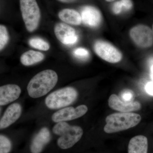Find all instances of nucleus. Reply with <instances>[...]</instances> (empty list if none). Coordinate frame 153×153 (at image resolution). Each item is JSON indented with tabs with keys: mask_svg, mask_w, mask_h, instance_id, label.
Masks as SVG:
<instances>
[{
	"mask_svg": "<svg viewBox=\"0 0 153 153\" xmlns=\"http://www.w3.org/2000/svg\"><path fill=\"white\" fill-rule=\"evenodd\" d=\"M105 1L108 2H112L114 1V0H105Z\"/></svg>",
	"mask_w": 153,
	"mask_h": 153,
	"instance_id": "obj_28",
	"label": "nucleus"
},
{
	"mask_svg": "<svg viewBox=\"0 0 153 153\" xmlns=\"http://www.w3.org/2000/svg\"><path fill=\"white\" fill-rule=\"evenodd\" d=\"M123 11H128L131 10L133 3L131 0H120Z\"/></svg>",
	"mask_w": 153,
	"mask_h": 153,
	"instance_id": "obj_23",
	"label": "nucleus"
},
{
	"mask_svg": "<svg viewBox=\"0 0 153 153\" xmlns=\"http://www.w3.org/2000/svg\"><path fill=\"white\" fill-rule=\"evenodd\" d=\"M54 32L57 39L64 45H73L78 40L75 30L65 23H59L56 25Z\"/></svg>",
	"mask_w": 153,
	"mask_h": 153,
	"instance_id": "obj_9",
	"label": "nucleus"
},
{
	"mask_svg": "<svg viewBox=\"0 0 153 153\" xmlns=\"http://www.w3.org/2000/svg\"></svg>",
	"mask_w": 153,
	"mask_h": 153,
	"instance_id": "obj_29",
	"label": "nucleus"
},
{
	"mask_svg": "<svg viewBox=\"0 0 153 153\" xmlns=\"http://www.w3.org/2000/svg\"><path fill=\"white\" fill-rule=\"evenodd\" d=\"M88 111L87 107L84 105L76 108L68 107L56 111L52 116V120L55 123L65 122L76 119L85 115Z\"/></svg>",
	"mask_w": 153,
	"mask_h": 153,
	"instance_id": "obj_8",
	"label": "nucleus"
},
{
	"mask_svg": "<svg viewBox=\"0 0 153 153\" xmlns=\"http://www.w3.org/2000/svg\"><path fill=\"white\" fill-rule=\"evenodd\" d=\"M73 55L76 58L85 60L89 57V53L87 49L83 48H78L73 51Z\"/></svg>",
	"mask_w": 153,
	"mask_h": 153,
	"instance_id": "obj_21",
	"label": "nucleus"
},
{
	"mask_svg": "<svg viewBox=\"0 0 153 153\" xmlns=\"http://www.w3.org/2000/svg\"><path fill=\"white\" fill-rule=\"evenodd\" d=\"M22 92L21 88L15 84H7L0 87V105H4L16 100Z\"/></svg>",
	"mask_w": 153,
	"mask_h": 153,
	"instance_id": "obj_13",
	"label": "nucleus"
},
{
	"mask_svg": "<svg viewBox=\"0 0 153 153\" xmlns=\"http://www.w3.org/2000/svg\"><path fill=\"white\" fill-rule=\"evenodd\" d=\"M94 49L97 55L109 63H117L122 58L120 52L111 44L105 41H97L94 44Z\"/></svg>",
	"mask_w": 153,
	"mask_h": 153,
	"instance_id": "obj_6",
	"label": "nucleus"
},
{
	"mask_svg": "<svg viewBox=\"0 0 153 153\" xmlns=\"http://www.w3.org/2000/svg\"><path fill=\"white\" fill-rule=\"evenodd\" d=\"M120 98L123 101L131 102L133 101L134 94L133 91L129 89H126L122 91L120 94Z\"/></svg>",
	"mask_w": 153,
	"mask_h": 153,
	"instance_id": "obj_22",
	"label": "nucleus"
},
{
	"mask_svg": "<svg viewBox=\"0 0 153 153\" xmlns=\"http://www.w3.org/2000/svg\"><path fill=\"white\" fill-rule=\"evenodd\" d=\"M145 89L149 95L153 97V81L148 82L146 85Z\"/></svg>",
	"mask_w": 153,
	"mask_h": 153,
	"instance_id": "obj_25",
	"label": "nucleus"
},
{
	"mask_svg": "<svg viewBox=\"0 0 153 153\" xmlns=\"http://www.w3.org/2000/svg\"><path fill=\"white\" fill-rule=\"evenodd\" d=\"M63 3H72L75 1L76 0H58Z\"/></svg>",
	"mask_w": 153,
	"mask_h": 153,
	"instance_id": "obj_26",
	"label": "nucleus"
},
{
	"mask_svg": "<svg viewBox=\"0 0 153 153\" xmlns=\"http://www.w3.org/2000/svg\"><path fill=\"white\" fill-rule=\"evenodd\" d=\"M20 8L26 29L33 32L38 27L41 18L40 9L36 0H20Z\"/></svg>",
	"mask_w": 153,
	"mask_h": 153,
	"instance_id": "obj_5",
	"label": "nucleus"
},
{
	"mask_svg": "<svg viewBox=\"0 0 153 153\" xmlns=\"http://www.w3.org/2000/svg\"><path fill=\"white\" fill-rule=\"evenodd\" d=\"M43 53L33 50H29L23 53L21 57V63L26 66L34 65L44 60Z\"/></svg>",
	"mask_w": 153,
	"mask_h": 153,
	"instance_id": "obj_17",
	"label": "nucleus"
},
{
	"mask_svg": "<svg viewBox=\"0 0 153 153\" xmlns=\"http://www.w3.org/2000/svg\"><path fill=\"white\" fill-rule=\"evenodd\" d=\"M148 150V139L144 136L134 137L129 142L128 153H147Z\"/></svg>",
	"mask_w": 153,
	"mask_h": 153,
	"instance_id": "obj_15",
	"label": "nucleus"
},
{
	"mask_svg": "<svg viewBox=\"0 0 153 153\" xmlns=\"http://www.w3.org/2000/svg\"><path fill=\"white\" fill-rule=\"evenodd\" d=\"M29 43L31 47L42 51H47L50 48L49 44L40 38H32L29 41Z\"/></svg>",
	"mask_w": 153,
	"mask_h": 153,
	"instance_id": "obj_18",
	"label": "nucleus"
},
{
	"mask_svg": "<svg viewBox=\"0 0 153 153\" xmlns=\"http://www.w3.org/2000/svg\"><path fill=\"white\" fill-rule=\"evenodd\" d=\"M22 108L19 103L11 104L6 109L0 121L1 129L8 127L16 121L22 114Z\"/></svg>",
	"mask_w": 153,
	"mask_h": 153,
	"instance_id": "obj_12",
	"label": "nucleus"
},
{
	"mask_svg": "<svg viewBox=\"0 0 153 153\" xmlns=\"http://www.w3.org/2000/svg\"><path fill=\"white\" fill-rule=\"evenodd\" d=\"M12 143L7 137L0 135V153H9L12 149Z\"/></svg>",
	"mask_w": 153,
	"mask_h": 153,
	"instance_id": "obj_19",
	"label": "nucleus"
},
{
	"mask_svg": "<svg viewBox=\"0 0 153 153\" xmlns=\"http://www.w3.org/2000/svg\"><path fill=\"white\" fill-rule=\"evenodd\" d=\"M141 117L133 113H117L108 116L104 131L108 134L113 133L128 129L140 123Z\"/></svg>",
	"mask_w": 153,
	"mask_h": 153,
	"instance_id": "obj_2",
	"label": "nucleus"
},
{
	"mask_svg": "<svg viewBox=\"0 0 153 153\" xmlns=\"http://www.w3.org/2000/svg\"><path fill=\"white\" fill-rule=\"evenodd\" d=\"M77 91L74 88H63L47 96L45 99V104L50 109L62 108L73 103L77 98Z\"/></svg>",
	"mask_w": 153,
	"mask_h": 153,
	"instance_id": "obj_4",
	"label": "nucleus"
},
{
	"mask_svg": "<svg viewBox=\"0 0 153 153\" xmlns=\"http://www.w3.org/2000/svg\"><path fill=\"white\" fill-rule=\"evenodd\" d=\"M9 39L8 33L5 26L0 25V50H2L7 44Z\"/></svg>",
	"mask_w": 153,
	"mask_h": 153,
	"instance_id": "obj_20",
	"label": "nucleus"
},
{
	"mask_svg": "<svg viewBox=\"0 0 153 153\" xmlns=\"http://www.w3.org/2000/svg\"><path fill=\"white\" fill-rule=\"evenodd\" d=\"M58 16L63 22L70 25H79L82 22L80 14L73 9H63L59 12Z\"/></svg>",
	"mask_w": 153,
	"mask_h": 153,
	"instance_id": "obj_16",
	"label": "nucleus"
},
{
	"mask_svg": "<svg viewBox=\"0 0 153 153\" xmlns=\"http://www.w3.org/2000/svg\"><path fill=\"white\" fill-rule=\"evenodd\" d=\"M108 105L111 108L122 112H129L138 110L141 107L138 101L125 102L116 94H112L108 99Z\"/></svg>",
	"mask_w": 153,
	"mask_h": 153,
	"instance_id": "obj_11",
	"label": "nucleus"
},
{
	"mask_svg": "<svg viewBox=\"0 0 153 153\" xmlns=\"http://www.w3.org/2000/svg\"><path fill=\"white\" fill-rule=\"evenodd\" d=\"M123 11V10L120 1H117L114 4L112 7V11L114 13L117 15L120 14Z\"/></svg>",
	"mask_w": 153,
	"mask_h": 153,
	"instance_id": "obj_24",
	"label": "nucleus"
},
{
	"mask_svg": "<svg viewBox=\"0 0 153 153\" xmlns=\"http://www.w3.org/2000/svg\"><path fill=\"white\" fill-rule=\"evenodd\" d=\"M52 131L55 134L60 136L57 144L62 149L72 147L80 140L83 134L80 127L70 126L65 122L57 123Z\"/></svg>",
	"mask_w": 153,
	"mask_h": 153,
	"instance_id": "obj_3",
	"label": "nucleus"
},
{
	"mask_svg": "<svg viewBox=\"0 0 153 153\" xmlns=\"http://www.w3.org/2000/svg\"><path fill=\"white\" fill-rule=\"evenodd\" d=\"M130 36L135 44L142 48H148L153 44V32L149 27L139 25L132 28Z\"/></svg>",
	"mask_w": 153,
	"mask_h": 153,
	"instance_id": "obj_7",
	"label": "nucleus"
},
{
	"mask_svg": "<svg viewBox=\"0 0 153 153\" xmlns=\"http://www.w3.org/2000/svg\"><path fill=\"white\" fill-rule=\"evenodd\" d=\"M58 81L55 71L50 69L41 71L33 76L28 83V94L33 98H38L47 94L52 90Z\"/></svg>",
	"mask_w": 153,
	"mask_h": 153,
	"instance_id": "obj_1",
	"label": "nucleus"
},
{
	"mask_svg": "<svg viewBox=\"0 0 153 153\" xmlns=\"http://www.w3.org/2000/svg\"><path fill=\"white\" fill-rule=\"evenodd\" d=\"M51 140V134L48 128H43L34 137L30 146L32 153H41Z\"/></svg>",
	"mask_w": 153,
	"mask_h": 153,
	"instance_id": "obj_14",
	"label": "nucleus"
},
{
	"mask_svg": "<svg viewBox=\"0 0 153 153\" xmlns=\"http://www.w3.org/2000/svg\"><path fill=\"white\" fill-rule=\"evenodd\" d=\"M80 15L82 23L90 27H97L101 23V13L95 7L91 6L82 7L80 11Z\"/></svg>",
	"mask_w": 153,
	"mask_h": 153,
	"instance_id": "obj_10",
	"label": "nucleus"
},
{
	"mask_svg": "<svg viewBox=\"0 0 153 153\" xmlns=\"http://www.w3.org/2000/svg\"><path fill=\"white\" fill-rule=\"evenodd\" d=\"M150 76L151 79H152L153 81V65L152 66L151 68Z\"/></svg>",
	"mask_w": 153,
	"mask_h": 153,
	"instance_id": "obj_27",
	"label": "nucleus"
}]
</instances>
